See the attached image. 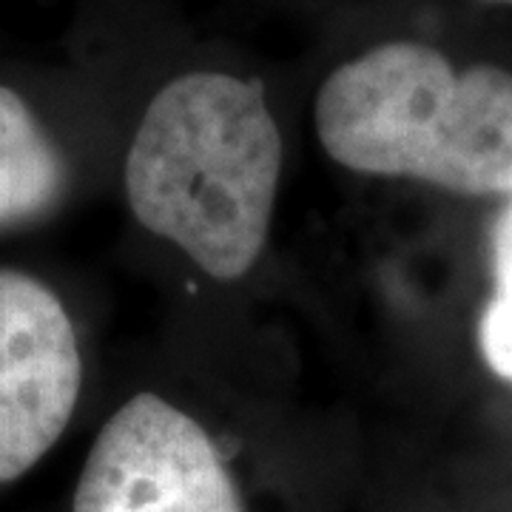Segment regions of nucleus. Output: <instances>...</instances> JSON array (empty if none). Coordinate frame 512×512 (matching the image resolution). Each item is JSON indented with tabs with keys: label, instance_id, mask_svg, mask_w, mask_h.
Masks as SVG:
<instances>
[{
	"label": "nucleus",
	"instance_id": "nucleus-1",
	"mask_svg": "<svg viewBox=\"0 0 512 512\" xmlns=\"http://www.w3.org/2000/svg\"><path fill=\"white\" fill-rule=\"evenodd\" d=\"M282 160L259 80L180 74L151 97L128 146V208L211 279L237 282L265 254Z\"/></svg>",
	"mask_w": 512,
	"mask_h": 512
},
{
	"label": "nucleus",
	"instance_id": "nucleus-2",
	"mask_svg": "<svg viewBox=\"0 0 512 512\" xmlns=\"http://www.w3.org/2000/svg\"><path fill=\"white\" fill-rule=\"evenodd\" d=\"M316 137L353 174L416 180L464 197L512 194V74L458 72L439 49L390 40L325 77Z\"/></svg>",
	"mask_w": 512,
	"mask_h": 512
},
{
	"label": "nucleus",
	"instance_id": "nucleus-3",
	"mask_svg": "<svg viewBox=\"0 0 512 512\" xmlns=\"http://www.w3.org/2000/svg\"><path fill=\"white\" fill-rule=\"evenodd\" d=\"M72 512H251L211 433L157 393L131 396L97 433Z\"/></svg>",
	"mask_w": 512,
	"mask_h": 512
},
{
	"label": "nucleus",
	"instance_id": "nucleus-4",
	"mask_svg": "<svg viewBox=\"0 0 512 512\" xmlns=\"http://www.w3.org/2000/svg\"><path fill=\"white\" fill-rule=\"evenodd\" d=\"M80 384L77 333L57 293L0 271V484L26 476L60 441Z\"/></svg>",
	"mask_w": 512,
	"mask_h": 512
},
{
	"label": "nucleus",
	"instance_id": "nucleus-5",
	"mask_svg": "<svg viewBox=\"0 0 512 512\" xmlns=\"http://www.w3.org/2000/svg\"><path fill=\"white\" fill-rule=\"evenodd\" d=\"M66 188V165L23 97L0 86V231L55 208Z\"/></svg>",
	"mask_w": 512,
	"mask_h": 512
},
{
	"label": "nucleus",
	"instance_id": "nucleus-6",
	"mask_svg": "<svg viewBox=\"0 0 512 512\" xmlns=\"http://www.w3.org/2000/svg\"><path fill=\"white\" fill-rule=\"evenodd\" d=\"M478 342L495 376L512 384V299H490L481 313Z\"/></svg>",
	"mask_w": 512,
	"mask_h": 512
},
{
	"label": "nucleus",
	"instance_id": "nucleus-7",
	"mask_svg": "<svg viewBox=\"0 0 512 512\" xmlns=\"http://www.w3.org/2000/svg\"><path fill=\"white\" fill-rule=\"evenodd\" d=\"M495 299H512V194L493 231Z\"/></svg>",
	"mask_w": 512,
	"mask_h": 512
},
{
	"label": "nucleus",
	"instance_id": "nucleus-8",
	"mask_svg": "<svg viewBox=\"0 0 512 512\" xmlns=\"http://www.w3.org/2000/svg\"><path fill=\"white\" fill-rule=\"evenodd\" d=\"M490 3H504V6H512V0H490Z\"/></svg>",
	"mask_w": 512,
	"mask_h": 512
}]
</instances>
